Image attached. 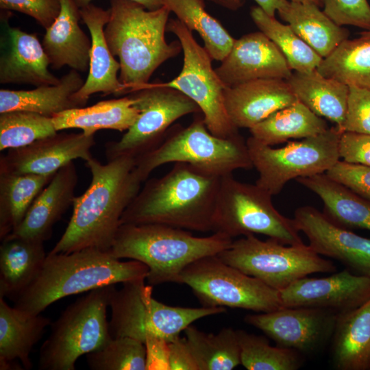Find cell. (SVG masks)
<instances>
[{"mask_svg":"<svg viewBox=\"0 0 370 370\" xmlns=\"http://www.w3.org/2000/svg\"><path fill=\"white\" fill-rule=\"evenodd\" d=\"M85 162L92 175L90 184L75 197L70 221L49 254L86 248L109 251L124 211L141 188L134 158L121 156L102 164L92 157Z\"/></svg>","mask_w":370,"mask_h":370,"instance_id":"1","label":"cell"},{"mask_svg":"<svg viewBox=\"0 0 370 370\" xmlns=\"http://www.w3.org/2000/svg\"><path fill=\"white\" fill-rule=\"evenodd\" d=\"M221 178L187 163H174L163 176L146 182L124 211L121 225L160 223L212 232Z\"/></svg>","mask_w":370,"mask_h":370,"instance_id":"2","label":"cell"},{"mask_svg":"<svg viewBox=\"0 0 370 370\" xmlns=\"http://www.w3.org/2000/svg\"><path fill=\"white\" fill-rule=\"evenodd\" d=\"M148 272V267L139 261H121L109 251L95 248L48 254L36 277L14 299V307L39 314L65 297L108 285L146 280Z\"/></svg>","mask_w":370,"mask_h":370,"instance_id":"3","label":"cell"},{"mask_svg":"<svg viewBox=\"0 0 370 370\" xmlns=\"http://www.w3.org/2000/svg\"><path fill=\"white\" fill-rule=\"evenodd\" d=\"M110 18L105 37L121 66L119 79L125 93H131L149 83L153 72L182 50L175 40L164 37L171 11L165 6L149 10L131 0H110Z\"/></svg>","mask_w":370,"mask_h":370,"instance_id":"4","label":"cell"},{"mask_svg":"<svg viewBox=\"0 0 370 370\" xmlns=\"http://www.w3.org/2000/svg\"><path fill=\"white\" fill-rule=\"evenodd\" d=\"M232 241L218 232L196 236L188 230L164 224H121L109 252L116 258H129L145 264L149 269L146 280L153 286L177 283L188 265L219 254Z\"/></svg>","mask_w":370,"mask_h":370,"instance_id":"5","label":"cell"},{"mask_svg":"<svg viewBox=\"0 0 370 370\" xmlns=\"http://www.w3.org/2000/svg\"><path fill=\"white\" fill-rule=\"evenodd\" d=\"M135 160L136 171L143 182L153 171L168 163H187L220 177L253 168L243 138L240 134L230 138L212 134L202 114L187 127L169 129L156 149Z\"/></svg>","mask_w":370,"mask_h":370,"instance_id":"6","label":"cell"},{"mask_svg":"<svg viewBox=\"0 0 370 370\" xmlns=\"http://www.w3.org/2000/svg\"><path fill=\"white\" fill-rule=\"evenodd\" d=\"M145 279L125 282L112 293L109 330L112 338L130 337L145 343L150 338L169 341L193 322L223 313V307H182L164 304L153 297V286Z\"/></svg>","mask_w":370,"mask_h":370,"instance_id":"7","label":"cell"},{"mask_svg":"<svg viewBox=\"0 0 370 370\" xmlns=\"http://www.w3.org/2000/svg\"><path fill=\"white\" fill-rule=\"evenodd\" d=\"M114 288L111 284L90 291L51 323L50 334L40 349V370H75L78 358L112 338L106 313Z\"/></svg>","mask_w":370,"mask_h":370,"instance_id":"8","label":"cell"},{"mask_svg":"<svg viewBox=\"0 0 370 370\" xmlns=\"http://www.w3.org/2000/svg\"><path fill=\"white\" fill-rule=\"evenodd\" d=\"M272 197L256 184L241 182L233 174L222 177L212 233L232 238L258 234L287 245L303 244L294 219L275 209Z\"/></svg>","mask_w":370,"mask_h":370,"instance_id":"9","label":"cell"},{"mask_svg":"<svg viewBox=\"0 0 370 370\" xmlns=\"http://www.w3.org/2000/svg\"><path fill=\"white\" fill-rule=\"evenodd\" d=\"M224 262L280 291L295 281L315 273H334L336 266L309 245H287L249 234L232 241L217 254Z\"/></svg>","mask_w":370,"mask_h":370,"instance_id":"10","label":"cell"},{"mask_svg":"<svg viewBox=\"0 0 370 370\" xmlns=\"http://www.w3.org/2000/svg\"><path fill=\"white\" fill-rule=\"evenodd\" d=\"M341 134L334 126L281 148L249 136L246 140L249 157L259 174L256 184L273 196L291 180L326 173L339 160Z\"/></svg>","mask_w":370,"mask_h":370,"instance_id":"11","label":"cell"},{"mask_svg":"<svg viewBox=\"0 0 370 370\" xmlns=\"http://www.w3.org/2000/svg\"><path fill=\"white\" fill-rule=\"evenodd\" d=\"M177 283L191 288L202 306L268 312L282 308L280 292L224 262L217 255L188 265Z\"/></svg>","mask_w":370,"mask_h":370,"instance_id":"12","label":"cell"},{"mask_svg":"<svg viewBox=\"0 0 370 370\" xmlns=\"http://www.w3.org/2000/svg\"><path fill=\"white\" fill-rule=\"evenodd\" d=\"M166 29L180 42L183 66L180 74L160 86L176 89L192 99L199 108L208 130L221 138L240 134L227 113L224 103L226 87L212 66V58L201 47L190 30L178 18L169 20Z\"/></svg>","mask_w":370,"mask_h":370,"instance_id":"13","label":"cell"},{"mask_svg":"<svg viewBox=\"0 0 370 370\" xmlns=\"http://www.w3.org/2000/svg\"><path fill=\"white\" fill-rule=\"evenodd\" d=\"M130 95L139 116L119 140L106 144L108 161L121 156L137 158L149 153L162 143L176 120L201 112L198 106L182 92L157 82L147 83Z\"/></svg>","mask_w":370,"mask_h":370,"instance_id":"14","label":"cell"},{"mask_svg":"<svg viewBox=\"0 0 370 370\" xmlns=\"http://www.w3.org/2000/svg\"><path fill=\"white\" fill-rule=\"evenodd\" d=\"M337 314L328 309L282 307L246 315L244 320L262 331L277 346L310 354L332 338Z\"/></svg>","mask_w":370,"mask_h":370,"instance_id":"15","label":"cell"},{"mask_svg":"<svg viewBox=\"0 0 370 370\" xmlns=\"http://www.w3.org/2000/svg\"><path fill=\"white\" fill-rule=\"evenodd\" d=\"M282 307L349 311L370 299V278L349 269L321 278H302L279 291Z\"/></svg>","mask_w":370,"mask_h":370,"instance_id":"16","label":"cell"},{"mask_svg":"<svg viewBox=\"0 0 370 370\" xmlns=\"http://www.w3.org/2000/svg\"><path fill=\"white\" fill-rule=\"evenodd\" d=\"M94 135L58 132L16 149L0 158V173L48 175L76 159L92 157Z\"/></svg>","mask_w":370,"mask_h":370,"instance_id":"17","label":"cell"},{"mask_svg":"<svg viewBox=\"0 0 370 370\" xmlns=\"http://www.w3.org/2000/svg\"><path fill=\"white\" fill-rule=\"evenodd\" d=\"M293 219L318 254L336 260L357 274L370 278V238L336 225L312 206L298 208Z\"/></svg>","mask_w":370,"mask_h":370,"instance_id":"18","label":"cell"},{"mask_svg":"<svg viewBox=\"0 0 370 370\" xmlns=\"http://www.w3.org/2000/svg\"><path fill=\"white\" fill-rule=\"evenodd\" d=\"M215 71L226 87L261 79L286 80L293 73L278 47L260 31L235 40Z\"/></svg>","mask_w":370,"mask_h":370,"instance_id":"19","label":"cell"},{"mask_svg":"<svg viewBox=\"0 0 370 370\" xmlns=\"http://www.w3.org/2000/svg\"><path fill=\"white\" fill-rule=\"evenodd\" d=\"M1 21L0 83L58 84L60 78L49 71L48 56L36 35L10 26L5 17Z\"/></svg>","mask_w":370,"mask_h":370,"instance_id":"20","label":"cell"},{"mask_svg":"<svg viewBox=\"0 0 370 370\" xmlns=\"http://www.w3.org/2000/svg\"><path fill=\"white\" fill-rule=\"evenodd\" d=\"M298 99L286 80L261 79L225 87L224 103L236 128L250 129Z\"/></svg>","mask_w":370,"mask_h":370,"instance_id":"21","label":"cell"},{"mask_svg":"<svg viewBox=\"0 0 370 370\" xmlns=\"http://www.w3.org/2000/svg\"><path fill=\"white\" fill-rule=\"evenodd\" d=\"M77 183L73 161L56 172L40 191L18 227L8 236L45 242L52 234L54 225L73 205Z\"/></svg>","mask_w":370,"mask_h":370,"instance_id":"22","label":"cell"},{"mask_svg":"<svg viewBox=\"0 0 370 370\" xmlns=\"http://www.w3.org/2000/svg\"><path fill=\"white\" fill-rule=\"evenodd\" d=\"M79 13L90 34L91 50L88 77L74 97L86 104L89 97L95 93L125 94L124 86L117 76L120 63L111 53L104 34L110 10L90 3L79 8Z\"/></svg>","mask_w":370,"mask_h":370,"instance_id":"23","label":"cell"},{"mask_svg":"<svg viewBox=\"0 0 370 370\" xmlns=\"http://www.w3.org/2000/svg\"><path fill=\"white\" fill-rule=\"evenodd\" d=\"M61 10L53 23L46 29L42 45L50 66H68L79 72L89 69L91 40L79 25L82 19L75 0H60Z\"/></svg>","mask_w":370,"mask_h":370,"instance_id":"24","label":"cell"},{"mask_svg":"<svg viewBox=\"0 0 370 370\" xmlns=\"http://www.w3.org/2000/svg\"><path fill=\"white\" fill-rule=\"evenodd\" d=\"M79 72L71 69L56 85L38 86L32 90H0V113L23 110L53 117L67 110L84 107L74 95L84 85Z\"/></svg>","mask_w":370,"mask_h":370,"instance_id":"25","label":"cell"},{"mask_svg":"<svg viewBox=\"0 0 370 370\" xmlns=\"http://www.w3.org/2000/svg\"><path fill=\"white\" fill-rule=\"evenodd\" d=\"M51 324L49 318L33 314L7 304L0 297V365L8 369L18 359L25 369L33 367L29 354Z\"/></svg>","mask_w":370,"mask_h":370,"instance_id":"26","label":"cell"},{"mask_svg":"<svg viewBox=\"0 0 370 370\" xmlns=\"http://www.w3.org/2000/svg\"><path fill=\"white\" fill-rule=\"evenodd\" d=\"M332 361L338 370H370V299L338 313L332 336Z\"/></svg>","mask_w":370,"mask_h":370,"instance_id":"27","label":"cell"},{"mask_svg":"<svg viewBox=\"0 0 370 370\" xmlns=\"http://www.w3.org/2000/svg\"><path fill=\"white\" fill-rule=\"evenodd\" d=\"M297 181L315 193L323 204V214L343 228L370 230V200L329 177L325 173Z\"/></svg>","mask_w":370,"mask_h":370,"instance_id":"28","label":"cell"},{"mask_svg":"<svg viewBox=\"0 0 370 370\" xmlns=\"http://www.w3.org/2000/svg\"><path fill=\"white\" fill-rule=\"evenodd\" d=\"M0 246V297L15 299L34 280L47 257L44 242L7 236Z\"/></svg>","mask_w":370,"mask_h":370,"instance_id":"29","label":"cell"},{"mask_svg":"<svg viewBox=\"0 0 370 370\" xmlns=\"http://www.w3.org/2000/svg\"><path fill=\"white\" fill-rule=\"evenodd\" d=\"M138 116L139 110L130 95L101 101L89 107L67 110L51 118L57 132L78 128L87 135H95L101 130H127Z\"/></svg>","mask_w":370,"mask_h":370,"instance_id":"30","label":"cell"},{"mask_svg":"<svg viewBox=\"0 0 370 370\" xmlns=\"http://www.w3.org/2000/svg\"><path fill=\"white\" fill-rule=\"evenodd\" d=\"M286 81L300 102L317 116L334 123L341 132L347 109V85L323 76L317 69L294 71Z\"/></svg>","mask_w":370,"mask_h":370,"instance_id":"31","label":"cell"},{"mask_svg":"<svg viewBox=\"0 0 370 370\" xmlns=\"http://www.w3.org/2000/svg\"><path fill=\"white\" fill-rule=\"evenodd\" d=\"M278 12L322 58L348 38L347 29L337 25L314 3L288 1Z\"/></svg>","mask_w":370,"mask_h":370,"instance_id":"32","label":"cell"},{"mask_svg":"<svg viewBox=\"0 0 370 370\" xmlns=\"http://www.w3.org/2000/svg\"><path fill=\"white\" fill-rule=\"evenodd\" d=\"M326 121L299 100L278 110L249 130L250 136L267 145L302 139L328 130Z\"/></svg>","mask_w":370,"mask_h":370,"instance_id":"33","label":"cell"},{"mask_svg":"<svg viewBox=\"0 0 370 370\" xmlns=\"http://www.w3.org/2000/svg\"><path fill=\"white\" fill-rule=\"evenodd\" d=\"M54 174L40 175L0 173L1 241L21 224L34 200Z\"/></svg>","mask_w":370,"mask_h":370,"instance_id":"34","label":"cell"},{"mask_svg":"<svg viewBox=\"0 0 370 370\" xmlns=\"http://www.w3.org/2000/svg\"><path fill=\"white\" fill-rule=\"evenodd\" d=\"M199 370H231L241 365L236 330L224 328L218 333H206L190 325L184 331Z\"/></svg>","mask_w":370,"mask_h":370,"instance_id":"35","label":"cell"},{"mask_svg":"<svg viewBox=\"0 0 370 370\" xmlns=\"http://www.w3.org/2000/svg\"><path fill=\"white\" fill-rule=\"evenodd\" d=\"M317 71L348 86L370 89V38L345 40L323 58Z\"/></svg>","mask_w":370,"mask_h":370,"instance_id":"36","label":"cell"},{"mask_svg":"<svg viewBox=\"0 0 370 370\" xmlns=\"http://www.w3.org/2000/svg\"><path fill=\"white\" fill-rule=\"evenodd\" d=\"M164 5L190 30L198 32L212 60L222 61L227 56L235 39L206 11L204 0H164Z\"/></svg>","mask_w":370,"mask_h":370,"instance_id":"37","label":"cell"},{"mask_svg":"<svg viewBox=\"0 0 370 370\" xmlns=\"http://www.w3.org/2000/svg\"><path fill=\"white\" fill-rule=\"evenodd\" d=\"M250 16L257 27L271 39L294 71L316 70L323 58L290 27L268 15L259 6L251 8Z\"/></svg>","mask_w":370,"mask_h":370,"instance_id":"38","label":"cell"},{"mask_svg":"<svg viewBox=\"0 0 370 370\" xmlns=\"http://www.w3.org/2000/svg\"><path fill=\"white\" fill-rule=\"evenodd\" d=\"M241 365L247 370H297L303 363L301 354L287 348L271 346L260 335L236 330Z\"/></svg>","mask_w":370,"mask_h":370,"instance_id":"39","label":"cell"},{"mask_svg":"<svg viewBox=\"0 0 370 370\" xmlns=\"http://www.w3.org/2000/svg\"><path fill=\"white\" fill-rule=\"evenodd\" d=\"M51 117L14 110L0 113V150L20 148L56 134Z\"/></svg>","mask_w":370,"mask_h":370,"instance_id":"40","label":"cell"},{"mask_svg":"<svg viewBox=\"0 0 370 370\" xmlns=\"http://www.w3.org/2000/svg\"><path fill=\"white\" fill-rule=\"evenodd\" d=\"M92 370H146L145 344L130 337L112 338L101 349L86 354Z\"/></svg>","mask_w":370,"mask_h":370,"instance_id":"41","label":"cell"},{"mask_svg":"<svg viewBox=\"0 0 370 370\" xmlns=\"http://www.w3.org/2000/svg\"><path fill=\"white\" fill-rule=\"evenodd\" d=\"M323 12L337 25L370 30V5L367 0H322Z\"/></svg>","mask_w":370,"mask_h":370,"instance_id":"42","label":"cell"},{"mask_svg":"<svg viewBox=\"0 0 370 370\" xmlns=\"http://www.w3.org/2000/svg\"><path fill=\"white\" fill-rule=\"evenodd\" d=\"M344 132L370 134V89L349 86Z\"/></svg>","mask_w":370,"mask_h":370,"instance_id":"43","label":"cell"},{"mask_svg":"<svg viewBox=\"0 0 370 370\" xmlns=\"http://www.w3.org/2000/svg\"><path fill=\"white\" fill-rule=\"evenodd\" d=\"M325 174L370 200V166L338 160Z\"/></svg>","mask_w":370,"mask_h":370,"instance_id":"44","label":"cell"},{"mask_svg":"<svg viewBox=\"0 0 370 370\" xmlns=\"http://www.w3.org/2000/svg\"><path fill=\"white\" fill-rule=\"evenodd\" d=\"M0 8L28 15L46 29L59 15L61 3L60 0H0Z\"/></svg>","mask_w":370,"mask_h":370,"instance_id":"45","label":"cell"},{"mask_svg":"<svg viewBox=\"0 0 370 370\" xmlns=\"http://www.w3.org/2000/svg\"><path fill=\"white\" fill-rule=\"evenodd\" d=\"M338 153L345 162L370 166V134L341 133Z\"/></svg>","mask_w":370,"mask_h":370,"instance_id":"46","label":"cell"},{"mask_svg":"<svg viewBox=\"0 0 370 370\" xmlns=\"http://www.w3.org/2000/svg\"><path fill=\"white\" fill-rule=\"evenodd\" d=\"M169 370H199L197 362L185 337L168 341Z\"/></svg>","mask_w":370,"mask_h":370,"instance_id":"47","label":"cell"},{"mask_svg":"<svg viewBox=\"0 0 370 370\" xmlns=\"http://www.w3.org/2000/svg\"><path fill=\"white\" fill-rule=\"evenodd\" d=\"M147 369H168V341L150 338L145 343Z\"/></svg>","mask_w":370,"mask_h":370,"instance_id":"48","label":"cell"},{"mask_svg":"<svg viewBox=\"0 0 370 370\" xmlns=\"http://www.w3.org/2000/svg\"><path fill=\"white\" fill-rule=\"evenodd\" d=\"M268 15L275 16L276 12L285 6L288 0H254Z\"/></svg>","mask_w":370,"mask_h":370,"instance_id":"49","label":"cell"},{"mask_svg":"<svg viewBox=\"0 0 370 370\" xmlns=\"http://www.w3.org/2000/svg\"><path fill=\"white\" fill-rule=\"evenodd\" d=\"M143 5L149 10H155L164 6V0H131ZM79 8L91 3L92 0H75Z\"/></svg>","mask_w":370,"mask_h":370,"instance_id":"50","label":"cell"},{"mask_svg":"<svg viewBox=\"0 0 370 370\" xmlns=\"http://www.w3.org/2000/svg\"><path fill=\"white\" fill-rule=\"evenodd\" d=\"M230 10H237L245 3V0H208Z\"/></svg>","mask_w":370,"mask_h":370,"instance_id":"51","label":"cell"},{"mask_svg":"<svg viewBox=\"0 0 370 370\" xmlns=\"http://www.w3.org/2000/svg\"><path fill=\"white\" fill-rule=\"evenodd\" d=\"M289 1L299 2V3H312L318 6H323L322 0H288Z\"/></svg>","mask_w":370,"mask_h":370,"instance_id":"52","label":"cell"},{"mask_svg":"<svg viewBox=\"0 0 370 370\" xmlns=\"http://www.w3.org/2000/svg\"><path fill=\"white\" fill-rule=\"evenodd\" d=\"M360 37L362 38H370V30L369 31H362L359 33Z\"/></svg>","mask_w":370,"mask_h":370,"instance_id":"53","label":"cell"}]
</instances>
